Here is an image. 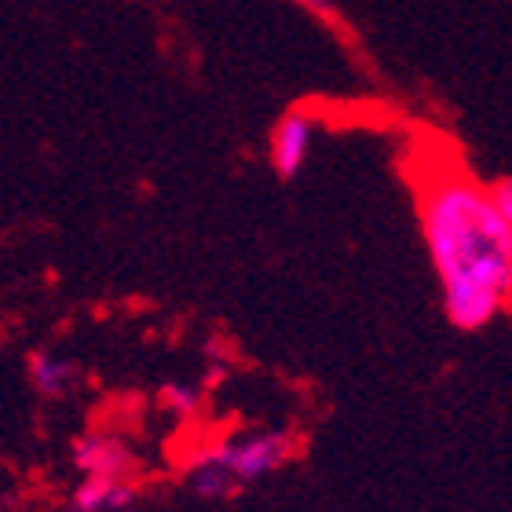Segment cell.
I'll return each mask as SVG.
<instances>
[{"instance_id": "obj_1", "label": "cell", "mask_w": 512, "mask_h": 512, "mask_svg": "<svg viewBox=\"0 0 512 512\" xmlns=\"http://www.w3.org/2000/svg\"><path fill=\"white\" fill-rule=\"evenodd\" d=\"M417 224L447 322L461 333L491 326L512 293V224L491 187L461 172L428 176L417 187Z\"/></svg>"}, {"instance_id": "obj_2", "label": "cell", "mask_w": 512, "mask_h": 512, "mask_svg": "<svg viewBox=\"0 0 512 512\" xmlns=\"http://www.w3.org/2000/svg\"><path fill=\"white\" fill-rule=\"evenodd\" d=\"M202 454L224 465L246 487L278 472L293 458V436L289 432H242V436L220 439L213 447H202Z\"/></svg>"}, {"instance_id": "obj_3", "label": "cell", "mask_w": 512, "mask_h": 512, "mask_svg": "<svg viewBox=\"0 0 512 512\" xmlns=\"http://www.w3.org/2000/svg\"><path fill=\"white\" fill-rule=\"evenodd\" d=\"M311 143H315V118H311L308 110L293 107L275 121L267 158H271V169H275L278 180H293L304 169Z\"/></svg>"}, {"instance_id": "obj_4", "label": "cell", "mask_w": 512, "mask_h": 512, "mask_svg": "<svg viewBox=\"0 0 512 512\" xmlns=\"http://www.w3.org/2000/svg\"><path fill=\"white\" fill-rule=\"evenodd\" d=\"M74 465L85 480H125L136 458L118 436L88 432L74 443Z\"/></svg>"}, {"instance_id": "obj_5", "label": "cell", "mask_w": 512, "mask_h": 512, "mask_svg": "<svg viewBox=\"0 0 512 512\" xmlns=\"http://www.w3.org/2000/svg\"><path fill=\"white\" fill-rule=\"evenodd\" d=\"M70 512H136V487L125 480H81Z\"/></svg>"}, {"instance_id": "obj_6", "label": "cell", "mask_w": 512, "mask_h": 512, "mask_svg": "<svg viewBox=\"0 0 512 512\" xmlns=\"http://www.w3.org/2000/svg\"><path fill=\"white\" fill-rule=\"evenodd\" d=\"M74 363L63 359V355L48 352V348H33L26 355V377L44 399H63L70 392V384H74Z\"/></svg>"}, {"instance_id": "obj_7", "label": "cell", "mask_w": 512, "mask_h": 512, "mask_svg": "<svg viewBox=\"0 0 512 512\" xmlns=\"http://www.w3.org/2000/svg\"><path fill=\"white\" fill-rule=\"evenodd\" d=\"M187 487H191L198 498H209V502H220V498H231V494L242 487V483L224 469V465H216L213 458H205L202 450L187 461Z\"/></svg>"}, {"instance_id": "obj_8", "label": "cell", "mask_w": 512, "mask_h": 512, "mask_svg": "<svg viewBox=\"0 0 512 512\" xmlns=\"http://www.w3.org/2000/svg\"><path fill=\"white\" fill-rule=\"evenodd\" d=\"M161 406L172 410L176 417H191V414H198V406H202V392L187 381H169V384H161Z\"/></svg>"}, {"instance_id": "obj_9", "label": "cell", "mask_w": 512, "mask_h": 512, "mask_svg": "<svg viewBox=\"0 0 512 512\" xmlns=\"http://www.w3.org/2000/svg\"><path fill=\"white\" fill-rule=\"evenodd\" d=\"M491 194H494V202H498V209L505 213V220L512 224V180H498L491 187Z\"/></svg>"}, {"instance_id": "obj_10", "label": "cell", "mask_w": 512, "mask_h": 512, "mask_svg": "<svg viewBox=\"0 0 512 512\" xmlns=\"http://www.w3.org/2000/svg\"><path fill=\"white\" fill-rule=\"evenodd\" d=\"M509 304H512V293H509Z\"/></svg>"}]
</instances>
